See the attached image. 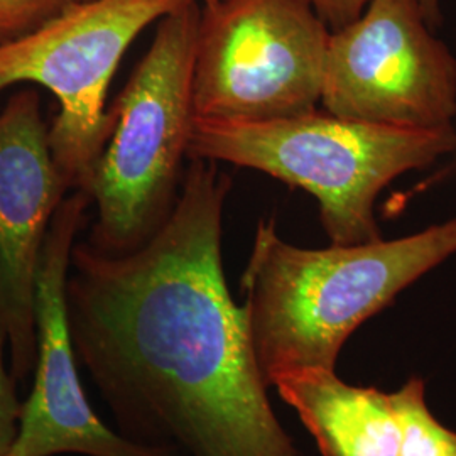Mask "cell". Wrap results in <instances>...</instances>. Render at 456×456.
<instances>
[{
	"label": "cell",
	"instance_id": "obj_1",
	"mask_svg": "<svg viewBox=\"0 0 456 456\" xmlns=\"http://www.w3.org/2000/svg\"><path fill=\"white\" fill-rule=\"evenodd\" d=\"M181 183L141 248L73 247L66 305L77 362L135 444L176 456H299L224 273L232 181L215 161L191 159Z\"/></svg>",
	"mask_w": 456,
	"mask_h": 456
},
{
	"label": "cell",
	"instance_id": "obj_2",
	"mask_svg": "<svg viewBox=\"0 0 456 456\" xmlns=\"http://www.w3.org/2000/svg\"><path fill=\"white\" fill-rule=\"evenodd\" d=\"M456 254V216L394 240L305 248L261 220L240 279L262 377L335 370L343 345L411 284Z\"/></svg>",
	"mask_w": 456,
	"mask_h": 456
},
{
	"label": "cell",
	"instance_id": "obj_3",
	"mask_svg": "<svg viewBox=\"0 0 456 456\" xmlns=\"http://www.w3.org/2000/svg\"><path fill=\"white\" fill-rule=\"evenodd\" d=\"M455 147L453 126L404 129L316 109L264 122L195 117L188 158L256 169L308 191L330 242L352 245L382 239L375 216L382 190Z\"/></svg>",
	"mask_w": 456,
	"mask_h": 456
},
{
	"label": "cell",
	"instance_id": "obj_4",
	"mask_svg": "<svg viewBox=\"0 0 456 456\" xmlns=\"http://www.w3.org/2000/svg\"><path fill=\"white\" fill-rule=\"evenodd\" d=\"M201 4L186 0L158 31L109 114L110 135L86 188L97 220L86 244L105 256L141 248L178 198L193 131V65Z\"/></svg>",
	"mask_w": 456,
	"mask_h": 456
},
{
	"label": "cell",
	"instance_id": "obj_5",
	"mask_svg": "<svg viewBox=\"0 0 456 456\" xmlns=\"http://www.w3.org/2000/svg\"><path fill=\"white\" fill-rule=\"evenodd\" d=\"M330 33L306 0L201 5L195 117L264 122L316 110Z\"/></svg>",
	"mask_w": 456,
	"mask_h": 456
},
{
	"label": "cell",
	"instance_id": "obj_6",
	"mask_svg": "<svg viewBox=\"0 0 456 456\" xmlns=\"http://www.w3.org/2000/svg\"><path fill=\"white\" fill-rule=\"evenodd\" d=\"M186 0H80L0 45V92L17 83L48 88L60 112L49 147L69 191H86L112 118L105 109L115 69L134 39Z\"/></svg>",
	"mask_w": 456,
	"mask_h": 456
},
{
	"label": "cell",
	"instance_id": "obj_7",
	"mask_svg": "<svg viewBox=\"0 0 456 456\" xmlns=\"http://www.w3.org/2000/svg\"><path fill=\"white\" fill-rule=\"evenodd\" d=\"M429 28L418 0H370L359 19L331 31L325 112L404 129L453 126L456 58Z\"/></svg>",
	"mask_w": 456,
	"mask_h": 456
},
{
	"label": "cell",
	"instance_id": "obj_8",
	"mask_svg": "<svg viewBox=\"0 0 456 456\" xmlns=\"http://www.w3.org/2000/svg\"><path fill=\"white\" fill-rule=\"evenodd\" d=\"M90 205V196L75 190L49 224L36 276L33 391L22 403L19 435L5 456H176L120 436L98 418L83 392L68 323L66 281Z\"/></svg>",
	"mask_w": 456,
	"mask_h": 456
},
{
	"label": "cell",
	"instance_id": "obj_9",
	"mask_svg": "<svg viewBox=\"0 0 456 456\" xmlns=\"http://www.w3.org/2000/svg\"><path fill=\"white\" fill-rule=\"evenodd\" d=\"M36 90H17L0 112V316L17 382L37 354L36 276L49 224L69 191L49 147Z\"/></svg>",
	"mask_w": 456,
	"mask_h": 456
},
{
	"label": "cell",
	"instance_id": "obj_10",
	"mask_svg": "<svg viewBox=\"0 0 456 456\" xmlns=\"http://www.w3.org/2000/svg\"><path fill=\"white\" fill-rule=\"evenodd\" d=\"M273 387L322 455L397 456L401 433L387 392L346 384L326 369L288 372Z\"/></svg>",
	"mask_w": 456,
	"mask_h": 456
},
{
	"label": "cell",
	"instance_id": "obj_11",
	"mask_svg": "<svg viewBox=\"0 0 456 456\" xmlns=\"http://www.w3.org/2000/svg\"><path fill=\"white\" fill-rule=\"evenodd\" d=\"M389 399L401 433L397 456H456V433L428 408L421 377H409Z\"/></svg>",
	"mask_w": 456,
	"mask_h": 456
},
{
	"label": "cell",
	"instance_id": "obj_12",
	"mask_svg": "<svg viewBox=\"0 0 456 456\" xmlns=\"http://www.w3.org/2000/svg\"><path fill=\"white\" fill-rule=\"evenodd\" d=\"M77 0H0V45L31 33Z\"/></svg>",
	"mask_w": 456,
	"mask_h": 456
},
{
	"label": "cell",
	"instance_id": "obj_13",
	"mask_svg": "<svg viewBox=\"0 0 456 456\" xmlns=\"http://www.w3.org/2000/svg\"><path fill=\"white\" fill-rule=\"evenodd\" d=\"M7 331L0 316V456L7 455L16 443L24 403L17 395V380L7 365Z\"/></svg>",
	"mask_w": 456,
	"mask_h": 456
},
{
	"label": "cell",
	"instance_id": "obj_14",
	"mask_svg": "<svg viewBox=\"0 0 456 456\" xmlns=\"http://www.w3.org/2000/svg\"><path fill=\"white\" fill-rule=\"evenodd\" d=\"M330 31H338L362 16L370 0H306Z\"/></svg>",
	"mask_w": 456,
	"mask_h": 456
},
{
	"label": "cell",
	"instance_id": "obj_15",
	"mask_svg": "<svg viewBox=\"0 0 456 456\" xmlns=\"http://www.w3.org/2000/svg\"><path fill=\"white\" fill-rule=\"evenodd\" d=\"M418 2L421 5V11H423L428 24L431 28L438 26L441 20L440 0H418Z\"/></svg>",
	"mask_w": 456,
	"mask_h": 456
},
{
	"label": "cell",
	"instance_id": "obj_16",
	"mask_svg": "<svg viewBox=\"0 0 456 456\" xmlns=\"http://www.w3.org/2000/svg\"><path fill=\"white\" fill-rule=\"evenodd\" d=\"M77 2H80V0H77ZM201 5H213V4H216V2H220V0H198Z\"/></svg>",
	"mask_w": 456,
	"mask_h": 456
}]
</instances>
